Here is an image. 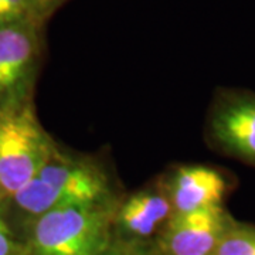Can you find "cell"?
Masks as SVG:
<instances>
[{"label": "cell", "instance_id": "1", "mask_svg": "<svg viewBox=\"0 0 255 255\" xmlns=\"http://www.w3.org/2000/svg\"><path fill=\"white\" fill-rule=\"evenodd\" d=\"M117 193L110 170L97 157L57 147L36 177L6 201L34 220L67 206L117 204Z\"/></svg>", "mask_w": 255, "mask_h": 255}, {"label": "cell", "instance_id": "2", "mask_svg": "<svg viewBox=\"0 0 255 255\" xmlns=\"http://www.w3.org/2000/svg\"><path fill=\"white\" fill-rule=\"evenodd\" d=\"M117 206H67L31 220L26 255H102L112 244Z\"/></svg>", "mask_w": 255, "mask_h": 255}, {"label": "cell", "instance_id": "3", "mask_svg": "<svg viewBox=\"0 0 255 255\" xmlns=\"http://www.w3.org/2000/svg\"><path fill=\"white\" fill-rule=\"evenodd\" d=\"M57 147L31 102L0 111V203L31 182Z\"/></svg>", "mask_w": 255, "mask_h": 255}, {"label": "cell", "instance_id": "4", "mask_svg": "<svg viewBox=\"0 0 255 255\" xmlns=\"http://www.w3.org/2000/svg\"><path fill=\"white\" fill-rule=\"evenodd\" d=\"M204 135L213 150L255 169V92L219 88L207 111Z\"/></svg>", "mask_w": 255, "mask_h": 255}, {"label": "cell", "instance_id": "5", "mask_svg": "<svg viewBox=\"0 0 255 255\" xmlns=\"http://www.w3.org/2000/svg\"><path fill=\"white\" fill-rule=\"evenodd\" d=\"M38 24L0 28V111L31 102L41 43Z\"/></svg>", "mask_w": 255, "mask_h": 255}, {"label": "cell", "instance_id": "6", "mask_svg": "<svg viewBox=\"0 0 255 255\" xmlns=\"http://www.w3.org/2000/svg\"><path fill=\"white\" fill-rule=\"evenodd\" d=\"M233 217L223 206L173 213L160 234L166 255H213Z\"/></svg>", "mask_w": 255, "mask_h": 255}, {"label": "cell", "instance_id": "7", "mask_svg": "<svg viewBox=\"0 0 255 255\" xmlns=\"http://www.w3.org/2000/svg\"><path fill=\"white\" fill-rule=\"evenodd\" d=\"M173 206L163 177L121 199L114 211L112 227L118 230L125 243H135L153 236L173 216Z\"/></svg>", "mask_w": 255, "mask_h": 255}, {"label": "cell", "instance_id": "8", "mask_svg": "<svg viewBox=\"0 0 255 255\" xmlns=\"http://www.w3.org/2000/svg\"><path fill=\"white\" fill-rule=\"evenodd\" d=\"M174 213L223 206L231 180L217 167L182 164L163 177Z\"/></svg>", "mask_w": 255, "mask_h": 255}, {"label": "cell", "instance_id": "9", "mask_svg": "<svg viewBox=\"0 0 255 255\" xmlns=\"http://www.w3.org/2000/svg\"><path fill=\"white\" fill-rule=\"evenodd\" d=\"M213 255H255V226L231 220Z\"/></svg>", "mask_w": 255, "mask_h": 255}, {"label": "cell", "instance_id": "10", "mask_svg": "<svg viewBox=\"0 0 255 255\" xmlns=\"http://www.w3.org/2000/svg\"><path fill=\"white\" fill-rule=\"evenodd\" d=\"M16 24H43L30 0H0V28Z\"/></svg>", "mask_w": 255, "mask_h": 255}, {"label": "cell", "instance_id": "11", "mask_svg": "<svg viewBox=\"0 0 255 255\" xmlns=\"http://www.w3.org/2000/svg\"><path fill=\"white\" fill-rule=\"evenodd\" d=\"M14 254V240L10 230L7 221L1 211L0 203V255H13Z\"/></svg>", "mask_w": 255, "mask_h": 255}, {"label": "cell", "instance_id": "12", "mask_svg": "<svg viewBox=\"0 0 255 255\" xmlns=\"http://www.w3.org/2000/svg\"><path fill=\"white\" fill-rule=\"evenodd\" d=\"M67 0H30L40 18L44 21L57 7H60Z\"/></svg>", "mask_w": 255, "mask_h": 255}, {"label": "cell", "instance_id": "13", "mask_svg": "<svg viewBox=\"0 0 255 255\" xmlns=\"http://www.w3.org/2000/svg\"><path fill=\"white\" fill-rule=\"evenodd\" d=\"M102 255H135L133 243H125V241L112 243L110 248Z\"/></svg>", "mask_w": 255, "mask_h": 255}, {"label": "cell", "instance_id": "14", "mask_svg": "<svg viewBox=\"0 0 255 255\" xmlns=\"http://www.w3.org/2000/svg\"><path fill=\"white\" fill-rule=\"evenodd\" d=\"M133 248H135V255H166L164 253H155V251H149L145 247H139L137 244L133 243Z\"/></svg>", "mask_w": 255, "mask_h": 255}]
</instances>
